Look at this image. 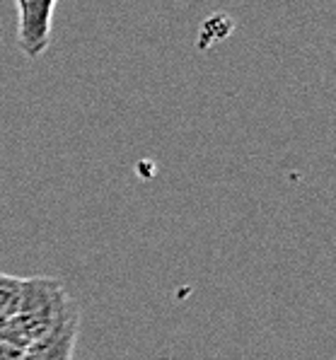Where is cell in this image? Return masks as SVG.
<instances>
[{"instance_id":"1","label":"cell","mask_w":336,"mask_h":360,"mask_svg":"<svg viewBox=\"0 0 336 360\" xmlns=\"http://www.w3.org/2000/svg\"><path fill=\"white\" fill-rule=\"evenodd\" d=\"M78 312V304L70 300L60 281L34 276V278H25L20 307L10 317V324L20 346L30 348L32 343L51 336L65 319Z\"/></svg>"},{"instance_id":"2","label":"cell","mask_w":336,"mask_h":360,"mask_svg":"<svg viewBox=\"0 0 336 360\" xmlns=\"http://www.w3.org/2000/svg\"><path fill=\"white\" fill-rule=\"evenodd\" d=\"M18 5V49L27 58H39L51 46L53 13L58 0H15Z\"/></svg>"},{"instance_id":"3","label":"cell","mask_w":336,"mask_h":360,"mask_svg":"<svg viewBox=\"0 0 336 360\" xmlns=\"http://www.w3.org/2000/svg\"><path fill=\"white\" fill-rule=\"evenodd\" d=\"M22 285L25 278L10 274H0V314L5 317H13L20 307V297H22Z\"/></svg>"}]
</instances>
